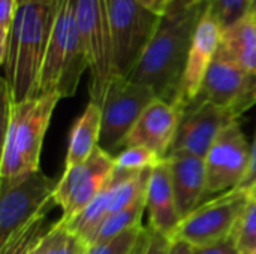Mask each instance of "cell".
Segmentation results:
<instances>
[{
    "label": "cell",
    "instance_id": "cell-1",
    "mask_svg": "<svg viewBox=\"0 0 256 254\" xmlns=\"http://www.w3.org/2000/svg\"><path fill=\"white\" fill-rule=\"evenodd\" d=\"M210 0H198L170 7L128 79L152 88L160 100L177 103L195 30Z\"/></svg>",
    "mask_w": 256,
    "mask_h": 254
},
{
    "label": "cell",
    "instance_id": "cell-2",
    "mask_svg": "<svg viewBox=\"0 0 256 254\" xmlns=\"http://www.w3.org/2000/svg\"><path fill=\"white\" fill-rule=\"evenodd\" d=\"M56 18V0L18 6L2 67L15 102L34 99Z\"/></svg>",
    "mask_w": 256,
    "mask_h": 254
},
{
    "label": "cell",
    "instance_id": "cell-3",
    "mask_svg": "<svg viewBox=\"0 0 256 254\" xmlns=\"http://www.w3.org/2000/svg\"><path fill=\"white\" fill-rule=\"evenodd\" d=\"M76 0H56V18L38 82L39 96L75 94L84 70L88 69L75 13Z\"/></svg>",
    "mask_w": 256,
    "mask_h": 254
},
{
    "label": "cell",
    "instance_id": "cell-4",
    "mask_svg": "<svg viewBox=\"0 0 256 254\" xmlns=\"http://www.w3.org/2000/svg\"><path fill=\"white\" fill-rule=\"evenodd\" d=\"M76 25L90 70V100L100 106L116 76L106 0H76Z\"/></svg>",
    "mask_w": 256,
    "mask_h": 254
},
{
    "label": "cell",
    "instance_id": "cell-5",
    "mask_svg": "<svg viewBox=\"0 0 256 254\" xmlns=\"http://www.w3.org/2000/svg\"><path fill=\"white\" fill-rule=\"evenodd\" d=\"M106 9L116 76L129 78L150 43L162 16L146 9L136 0H106Z\"/></svg>",
    "mask_w": 256,
    "mask_h": 254
},
{
    "label": "cell",
    "instance_id": "cell-6",
    "mask_svg": "<svg viewBox=\"0 0 256 254\" xmlns=\"http://www.w3.org/2000/svg\"><path fill=\"white\" fill-rule=\"evenodd\" d=\"M154 99L156 94L152 88L128 78H114L100 103L102 121L99 147L112 157L117 156L122 142Z\"/></svg>",
    "mask_w": 256,
    "mask_h": 254
},
{
    "label": "cell",
    "instance_id": "cell-7",
    "mask_svg": "<svg viewBox=\"0 0 256 254\" xmlns=\"http://www.w3.org/2000/svg\"><path fill=\"white\" fill-rule=\"evenodd\" d=\"M250 193L234 189L206 201L183 219L171 238L183 240L194 247H202L230 237L244 211Z\"/></svg>",
    "mask_w": 256,
    "mask_h": 254
},
{
    "label": "cell",
    "instance_id": "cell-8",
    "mask_svg": "<svg viewBox=\"0 0 256 254\" xmlns=\"http://www.w3.org/2000/svg\"><path fill=\"white\" fill-rule=\"evenodd\" d=\"M56 186L40 169L0 180V244L52 201Z\"/></svg>",
    "mask_w": 256,
    "mask_h": 254
},
{
    "label": "cell",
    "instance_id": "cell-9",
    "mask_svg": "<svg viewBox=\"0 0 256 254\" xmlns=\"http://www.w3.org/2000/svg\"><path fill=\"white\" fill-rule=\"evenodd\" d=\"M252 145L240 126V120L228 124L210 151L206 163V196H218L240 187L250 166Z\"/></svg>",
    "mask_w": 256,
    "mask_h": 254
},
{
    "label": "cell",
    "instance_id": "cell-10",
    "mask_svg": "<svg viewBox=\"0 0 256 254\" xmlns=\"http://www.w3.org/2000/svg\"><path fill=\"white\" fill-rule=\"evenodd\" d=\"M114 174V157L96 147L92 156L75 166L64 168L52 199L62 208L64 222L76 217L105 187Z\"/></svg>",
    "mask_w": 256,
    "mask_h": 254
},
{
    "label": "cell",
    "instance_id": "cell-11",
    "mask_svg": "<svg viewBox=\"0 0 256 254\" xmlns=\"http://www.w3.org/2000/svg\"><path fill=\"white\" fill-rule=\"evenodd\" d=\"M198 97L240 118L256 103V75L218 51Z\"/></svg>",
    "mask_w": 256,
    "mask_h": 254
},
{
    "label": "cell",
    "instance_id": "cell-12",
    "mask_svg": "<svg viewBox=\"0 0 256 254\" xmlns=\"http://www.w3.org/2000/svg\"><path fill=\"white\" fill-rule=\"evenodd\" d=\"M237 120L240 118L232 112L196 97L183 109L178 130L170 153L182 151L206 159L220 132Z\"/></svg>",
    "mask_w": 256,
    "mask_h": 254
},
{
    "label": "cell",
    "instance_id": "cell-13",
    "mask_svg": "<svg viewBox=\"0 0 256 254\" xmlns=\"http://www.w3.org/2000/svg\"><path fill=\"white\" fill-rule=\"evenodd\" d=\"M220 37H222V27L208 4L207 12L202 15L195 30V36L190 45L188 63L182 81L177 105L182 106L183 109L190 102H194L201 93L207 72L219 51Z\"/></svg>",
    "mask_w": 256,
    "mask_h": 254
},
{
    "label": "cell",
    "instance_id": "cell-14",
    "mask_svg": "<svg viewBox=\"0 0 256 254\" xmlns=\"http://www.w3.org/2000/svg\"><path fill=\"white\" fill-rule=\"evenodd\" d=\"M183 108L177 103H170L154 99L141 114L134 129L122 142L120 151L128 147L142 145L153 150L159 157L166 159L174 144Z\"/></svg>",
    "mask_w": 256,
    "mask_h": 254
},
{
    "label": "cell",
    "instance_id": "cell-15",
    "mask_svg": "<svg viewBox=\"0 0 256 254\" xmlns=\"http://www.w3.org/2000/svg\"><path fill=\"white\" fill-rule=\"evenodd\" d=\"M60 99L58 94H46L15 102L16 144L27 171L39 169L44 138Z\"/></svg>",
    "mask_w": 256,
    "mask_h": 254
},
{
    "label": "cell",
    "instance_id": "cell-16",
    "mask_svg": "<svg viewBox=\"0 0 256 254\" xmlns=\"http://www.w3.org/2000/svg\"><path fill=\"white\" fill-rule=\"evenodd\" d=\"M166 163L171 171L177 207L183 220L207 201L206 163L204 159L182 151L170 153Z\"/></svg>",
    "mask_w": 256,
    "mask_h": 254
},
{
    "label": "cell",
    "instance_id": "cell-17",
    "mask_svg": "<svg viewBox=\"0 0 256 254\" xmlns=\"http://www.w3.org/2000/svg\"><path fill=\"white\" fill-rule=\"evenodd\" d=\"M146 205L148 214V228L158 234L171 238L182 222L174 193L171 171L164 159L150 174Z\"/></svg>",
    "mask_w": 256,
    "mask_h": 254
},
{
    "label": "cell",
    "instance_id": "cell-18",
    "mask_svg": "<svg viewBox=\"0 0 256 254\" xmlns=\"http://www.w3.org/2000/svg\"><path fill=\"white\" fill-rule=\"evenodd\" d=\"M219 52L256 75V16L248 13L222 30Z\"/></svg>",
    "mask_w": 256,
    "mask_h": 254
},
{
    "label": "cell",
    "instance_id": "cell-19",
    "mask_svg": "<svg viewBox=\"0 0 256 254\" xmlns=\"http://www.w3.org/2000/svg\"><path fill=\"white\" fill-rule=\"evenodd\" d=\"M100 121H102L100 106L88 100L84 112L80 115V118L75 121L70 130L64 168L75 166L86 162L96 150V147H99Z\"/></svg>",
    "mask_w": 256,
    "mask_h": 254
},
{
    "label": "cell",
    "instance_id": "cell-20",
    "mask_svg": "<svg viewBox=\"0 0 256 254\" xmlns=\"http://www.w3.org/2000/svg\"><path fill=\"white\" fill-rule=\"evenodd\" d=\"M2 105H3V147L0 157V180H10L20 177L27 171L16 144V117H15V99L10 87L4 78H2Z\"/></svg>",
    "mask_w": 256,
    "mask_h": 254
},
{
    "label": "cell",
    "instance_id": "cell-21",
    "mask_svg": "<svg viewBox=\"0 0 256 254\" xmlns=\"http://www.w3.org/2000/svg\"><path fill=\"white\" fill-rule=\"evenodd\" d=\"M116 184V172L105 184V187L99 192V195L72 220L66 222V226L70 232L80 237L88 247L94 243L102 225L110 216L111 198Z\"/></svg>",
    "mask_w": 256,
    "mask_h": 254
},
{
    "label": "cell",
    "instance_id": "cell-22",
    "mask_svg": "<svg viewBox=\"0 0 256 254\" xmlns=\"http://www.w3.org/2000/svg\"><path fill=\"white\" fill-rule=\"evenodd\" d=\"M56 205L54 199L42 208L28 222L20 226L3 244H0V254H30L38 243L50 232L54 223H46V214Z\"/></svg>",
    "mask_w": 256,
    "mask_h": 254
},
{
    "label": "cell",
    "instance_id": "cell-23",
    "mask_svg": "<svg viewBox=\"0 0 256 254\" xmlns=\"http://www.w3.org/2000/svg\"><path fill=\"white\" fill-rule=\"evenodd\" d=\"M144 211H147L146 196L138 199L135 204H132L126 210H122L118 213L110 214L108 219L105 220V223L102 225V228H100V231H99V234H98V237H96L93 244L108 241V240H111V238H114V237H117V235H120V234H123L126 231L144 226L142 225V214H144Z\"/></svg>",
    "mask_w": 256,
    "mask_h": 254
},
{
    "label": "cell",
    "instance_id": "cell-24",
    "mask_svg": "<svg viewBox=\"0 0 256 254\" xmlns=\"http://www.w3.org/2000/svg\"><path fill=\"white\" fill-rule=\"evenodd\" d=\"M164 159L159 157L153 150L134 145L123 148L117 156H114V168L123 172H142L154 169Z\"/></svg>",
    "mask_w": 256,
    "mask_h": 254
},
{
    "label": "cell",
    "instance_id": "cell-25",
    "mask_svg": "<svg viewBox=\"0 0 256 254\" xmlns=\"http://www.w3.org/2000/svg\"><path fill=\"white\" fill-rule=\"evenodd\" d=\"M88 246L68 229L66 222L62 217L54 222L46 254H86Z\"/></svg>",
    "mask_w": 256,
    "mask_h": 254
},
{
    "label": "cell",
    "instance_id": "cell-26",
    "mask_svg": "<svg viewBox=\"0 0 256 254\" xmlns=\"http://www.w3.org/2000/svg\"><path fill=\"white\" fill-rule=\"evenodd\" d=\"M237 247L242 254L256 252V199L250 196L244 211L242 213L234 231Z\"/></svg>",
    "mask_w": 256,
    "mask_h": 254
},
{
    "label": "cell",
    "instance_id": "cell-27",
    "mask_svg": "<svg viewBox=\"0 0 256 254\" xmlns=\"http://www.w3.org/2000/svg\"><path fill=\"white\" fill-rule=\"evenodd\" d=\"M142 229H144V226H140V228L126 231L108 241L96 243L88 247L87 254H130Z\"/></svg>",
    "mask_w": 256,
    "mask_h": 254
},
{
    "label": "cell",
    "instance_id": "cell-28",
    "mask_svg": "<svg viewBox=\"0 0 256 254\" xmlns=\"http://www.w3.org/2000/svg\"><path fill=\"white\" fill-rule=\"evenodd\" d=\"M210 9L224 30L249 13V0H210Z\"/></svg>",
    "mask_w": 256,
    "mask_h": 254
},
{
    "label": "cell",
    "instance_id": "cell-29",
    "mask_svg": "<svg viewBox=\"0 0 256 254\" xmlns=\"http://www.w3.org/2000/svg\"><path fill=\"white\" fill-rule=\"evenodd\" d=\"M18 12L16 0H0V63L4 60L9 34Z\"/></svg>",
    "mask_w": 256,
    "mask_h": 254
},
{
    "label": "cell",
    "instance_id": "cell-30",
    "mask_svg": "<svg viewBox=\"0 0 256 254\" xmlns=\"http://www.w3.org/2000/svg\"><path fill=\"white\" fill-rule=\"evenodd\" d=\"M194 250H195V254H242L237 247L234 234H231L230 237L218 243L202 246V247H194Z\"/></svg>",
    "mask_w": 256,
    "mask_h": 254
},
{
    "label": "cell",
    "instance_id": "cell-31",
    "mask_svg": "<svg viewBox=\"0 0 256 254\" xmlns=\"http://www.w3.org/2000/svg\"><path fill=\"white\" fill-rule=\"evenodd\" d=\"M170 246H171V240L168 237L150 229V241L146 254H170Z\"/></svg>",
    "mask_w": 256,
    "mask_h": 254
},
{
    "label": "cell",
    "instance_id": "cell-32",
    "mask_svg": "<svg viewBox=\"0 0 256 254\" xmlns=\"http://www.w3.org/2000/svg\"><path fill=\"white\" fill-rule=\"evenodd\" d=\"M256 184V132L255 138H254V142H252V153H250V166H249V171H248V175L244 178V181L240 184V187L237 189H242V190H246V192H250L252 187Z\"/></svg>",
    "mask_w": 256,
    "mask_h": 254
},
{
    "label": "cell",
    "instance_id": "cell-33",
    "mask_svg": "<svg viewBox=\"0 0 256 254\" xmlns=\"http://www.w3.org/2000/svg\"><path fill=\"white\" fill-rule=\"evenodd\" d=\"M136 1L159 16H164L172 4V0H136Z\"/></svg>",
    "mask_w": 256,
    "mask_h": 254
},
{
    "label": "cell",
    "instance_id": "cell-34",
    "mask_svg": "<svg viewBox=\"0 0 256 254\" xmlns=\"http://www.w3.org/2000/svg\"><path fill=\"white\" fill-rule=\"evenodd\" d=\"M170 240H171L170 254H195L194 246H190L189 243L177 238H170Z\"/></svg>",
    "mask_w": 256,
    "mask_h": 254
},
{
    "label": "cell",
    "instance_id": "cell-35",
    "mask_svg": "<svg viewBox=\"0 0 256 254\" xmlns=\"http://www.w3.org/2000/svg\"><path fill=\"white\" fill-rule=\"evenodd\" d=\"M148 241H150V228L148 226H144L136 244L134 246L130 254H146L147 250V246H148Z\"/></svg>",
    "mask_w": 256,
    "mask_h": 254
},
{
    "label": "cell",
    "instance_id": "cell-36",
    "mask_svg": "<svg viewBox=\"0 0 256 254\" xmlns=\"http://www.w3.org/2000/svg\"><path fill=\"white\" fill-rule=\"evenodd\" d=\"M54 226V225H52ZM52 229V228H51ZM51 229H50V232L38 243V246L32 250V253L30 254H46V250H48V246H50V234H51Z\"/></svg>",
    "mask_w": 256,
    "mask_h": 254
},
{
    "label": "cell",
    "instance_id": "cell-37",
    "mask_svg": "<svg viewBox=\"0 0 256 254\" xmlns=\"http://www.w3.org/2000/svg\"><path fill=\"white\" fill-rule=\"evenodd\" d=\"M194 1H198V0H172V4L171 7H180V6H188Z\"/></svg>",
    "mask_w": 256,
    "mask_h": 254
},
{
    "label": "cell",
    "instance_id": "cell-38",
    "mask_svg": "<svg viewBox=\"0 0 256 254\" xmlns=\"http://www.w3.org/2000/svg\"><path fill=\"white\" fill-rule=\"evenodd\" d=\"M249 13L256 16V0H249Z\"/></svg>",
    "mask_w": 256,
    "mask_h": 254
},
{
    "label": "cell",
    "instance_id": "cell-39",
    "mask_svg": "<svg viewBox=\"0 0 256 254\" xmlns=\"http://www.w3.org/2000/svg\"><path fill=\"white\" fill-rule=\"evenodd\" d=\"M16 1H18V6H20V4L28 3V1H52V0H16Z\"/></svg>",
    "mask_w": 256,
    "mask_h": 254
},
{
    "label": "cell",
    "instance_id": "cell-40",
    "mask_svg": "<svg viewBox=\"0 0 256 254\" xmlns=\"http://www.w3.org/2000/svg\"><path fill=\"white\" fill-rule=\"evenodd\" d=\"M249 193H250V196H252V198H255L256 199V184L252 187V190H250Z\"/></svg>",
    "mask_w": 256,
    "mask_h": 254
},
{
    "label": "cell",
    "instance_id": "cell-41",
    "mask_svg": "<svg viewBox=\"0 0 256 254\" xmlns=\"http://www.w3.org/2000/svg\"><path fill=\"white\" fill-rule=\"evenodd\" d=\"M252 254H256V252H254V253H252Z\"/></svg>",
    "mask_w": 256,
    "mask_h": 254
},
{
    "label": "cell",
    "instance_id": "cell-42",
    "mask_svg": "<svg viewBox=\"0 0 256 254\" xmlns=\"http://www.w3.org/2000/svg\"><path fill=\"white\" fill-rule=\"evenodd\" d=\"M86 254H87V253H86Z\"/></svg>",
    "mask_w": 256,
    "mask_h": 254
}]
</instances>
